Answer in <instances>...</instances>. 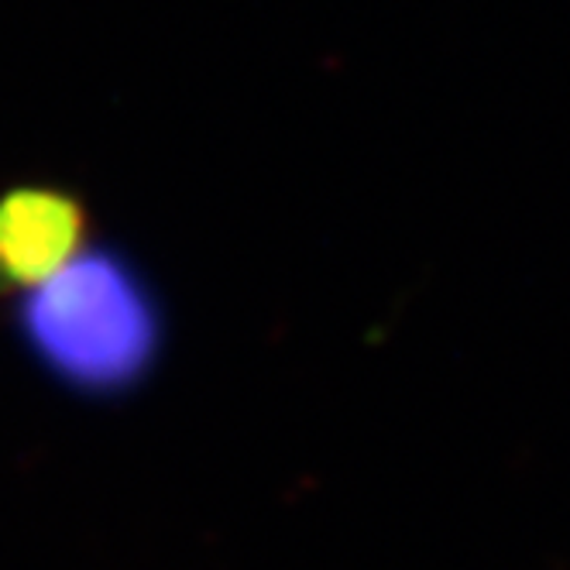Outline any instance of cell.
Wrapping results in <instances>:
<instances>
[{
  "mask_svg": "<svg viewBox=\"0 0 570 570\" xmlns=\"http://www.w3.org/2000/svg\"><path fill=\"white\" fill-rule=\"evenodd\" d=\"M83 214L52 189H18L0 203V275L38 285L79 255Z\"/></svg>",
  "mask_w": 570,
  "mask_h": 570,
  "instance_id": "cell-2",
  "label": "cell"
},
{
  "mask_svg": "<svg viewBox=\"0 0 570 570\" xmlns=\"http://www.w3.org/2000/svg\"><path fill=\"white\" fill-rule=\"evenodd\" d=\"M35 347L87 389H125L161 347V316L141 275L114 255H76L35 285L28 303Z\"/></svg>",
  "mask_w": 570,
  "mask_h": 570,
  "instance_id": "cell-1",
  "label": "cell"
}]
</instances>
